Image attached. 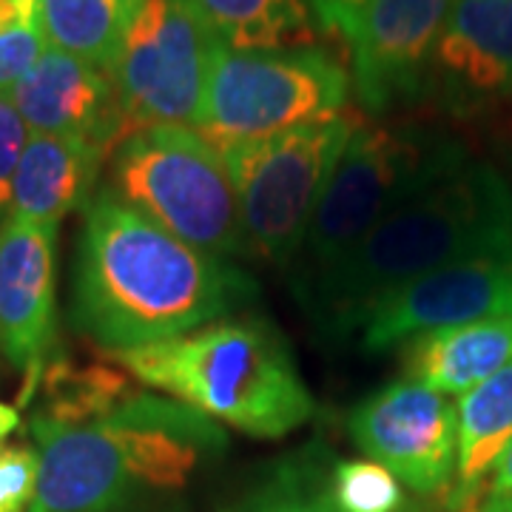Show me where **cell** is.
I'll return each mask as SVG.
<instances>
[{
  "mask_svg": "<svg viewBox=\"0 0 512 512\" xmlns=\"http://www.w3.org/2000/svg\"><path fill=\"white\" fill-rule=\"evenodd\" d=\"M256 282L191 248L109 188L83 214L74 262V325L111 353L177 339L248 308Z\"/></svg>",
  "mask_w": 512,
  "mask_h": 512,
  "instance_id": "cell-1",
  "label": "cell"
},
{
  "mask_svg": "<svg viewBox=\"0 0 512 512\" xmlns=\"http://www.w3.org/2000/svg\"><path fill=\"white\" fill-rule=\"evenodd\" d=\"M498 251H512V188L493 165L461 154L399 202L299 302L319 330L348 336L387 293Z\"/></svg>",
  "mask_w": 512,
  "mask_h": 512,
  "instance_id": "cell-2",
  "label": "cell"
},
{
  "mask_svg": "<svg viewBox=\"0 0 512 512\" xmlns=\"http://www.w3.org/2000/svg\"><path fill=\"white\" fill-rule=\"evenodd\" d=\"M32 436L40 467L29 512H120L137 495L183 490L228 444L217 421L148 390L86 424L35 413Z\"/></svg>",
  "mask_w": 512,
  "mask_h": 512,
  "instance_id": "cell-3",
  "label": "cell"
},
{
  "mask_svg": "<svg viewBox=\"0 0 512 512\" xmlns=\"http://www.w3.org/2000/svg\"><path fill=\"white\" fill-rule=\"evenodd\" d=\"M111 356L140 384L254 439H282L316 413L291 348L265 319H220Z\"/></svg>",
  "mask_w": 512,
  "mask_h": 512,
  "instance_id": "cell-4",
  "label": "cell"
},
{
  "mask_svg": "<svg viewBox=\"0 0 512 512\" xmlns=\"http://www.w3.org/2000/svg\"><path fill=\"white\" fill-rule=\"evenodd\" d=\"M109 191L171 237L220 259L248 256L222 151L188 126H151L111 151Z\"/></svg>",
  "mask_w": 512,
  "mask_h": 512,
  "instance_id": "cell-5",
  "label": "cell"
},
{
  "mask_svg": "<svg viewBox=\"0 0 512 512\" xmlns=\"http://www.w3.org/2000/svg\"><path fill=\"white\" fill-rule=\"evenodd\" d=\"M464 151L416 128L353 123L293 262L296 296L330 274L379 222Z\"/></svg>",
  "mask_w": 512,
  "mask_h": 512,
  "instance_id": "cell-6",
  "label": "cell"
},
{
  "mask_svg": "<svg viewBox=\"0 0 512 512\" xmlns=\"http://www.w3.org/2000/svg\"><path fill=\"white\" fill-rule=\"evenodd\" d=\"M348 92L345 66L325 49L234 52L220 46L211 60L194 131L222 151L342 117Z\"/></svg>",
  "mask_w": 512,
  "mask_h": 512,
  "instance_id": "cell-7",
  "label": "cell"
},
{
  "mask_svg": "<svg viewBox=\"0 0 512 512\" xmlns=\"http://www.w3.org/2000/svg\"><path fill=\"white\" fill-rule=\"evenodd\" d=\"M353 123L333 117L222 148L251 254L276 268L296 262Z\"/></svg>",
  "mask_w": 512,
  "mask_h": 512,
  "instance_id": "cell-8",
  "label": "cell"
},
{
  "mask_svg": "<svg viewBox=\"0 0 512 512\" xmlns=\"http://www.w3.org/2000/svg\"><path fill=\"white\" fill-rule=\"evenodd\" d=\"M217 49L214 35L180 0H143L111 66L128 131L194 128Z\"/></svg>",
  "mask_w": 512,
  "mask_h": 512,
  "instance_id": "cell-9",
  "label": "cell"
},
{
  "mask_svg": "<svg viewBox=\"0 0 512 512\" xmlns=\"http://www.w3.org/2000/svg\"><path fill=\"white\" fill-rule=\"evenodd\" d=\"M353 444L413 493H450L458 464V407L410 379L367 396L348 419Z\"/></svg>",
  "mask_w": 512,
  "mask_h": 512,
  "instance_id": "cell-10",
  "label": "cell"
},
{
  "mask_svg": "<svg viewBox=\"0 0 512 512\" xmlns=\"http://www.w3.org/2000/svg\"><path fill=\"white\" fill-rule=\"evenodd\" d=\"M512 316V251L473 256L407 282L367 313L362 348L367 353L404 345L427 330L458 328Z\"/></svg>",
  "mask_w": 512,
  "mask_h": 512,
  "instance_id": "cell-11",
  "label": "cell"
},
{
  "mask_svg": "<svg viewBox=\"0 0 512 512\" xmlns=\"http://www.w3.org/2000/svg\"><path fill=\"white\" fill-rule=\"evenodd\" d=\"M456 0H367L350 29L353 83L373 114L433 89V55Z\"/></svg>",
  "mask_w": 512,
  "mask_h": 512,
  "instance_id": "cell-12",
  "label": "cell"
},
{
  "mask_svg": "<svg viewBox=\"0 0 512 512\" xmlns=\"http://www.w3.org/2000/svg\"><path fill=\"white\" fill-rule=\"evenodd\" d=\"M57 339V228L9 217L0 225V356L23 373L29 402Z\"/></svg>",
  "mask_w": 512,
  "mask_h": 512,
  "instance_id": "cell-13",
  "label": "cell"
},
{
  "mask_svg": "<svg viewBox=\"0 0 512 512\" xmlns=\"http://www.w3.org/2000/svg\"><path fill=\"white\" fill-rule=\"evenodd\" d=\"M9 97L32 134L89 143L106 154L131 134L111 74L49 46Z\"/></svg>",
  "mask_w": 512,
  "mask_h": 512,
  "instance_id": "cell-14",
  "label": "cell"
},
{
  "mask_svg": "<svg viewBox=\"0 0 512 512\" xmlns=\"http://www.w3.org/2000/svg\"><path fill=\"white\" fill-rule=\"evenodd\" d=\"M433 89L458 109L512 97V0H456L433 55Z\"/></svg>",
  "mask_w": 512,
  "mask_h": 512,
  "instance_id": "cell-15",
  "label": "cell"
},
{
  "mask_svg": "<svg viewBox=\"0 0 512 512\" xmlns=\"http://www.w3.org/2000/svg\"><path fill=\"white\" fill-rule=\"evenodd\" d=\"M109 154L89 143L29 134L12 183V214L60 228L63 217L92 202V188Z\"/></svg>",
  "mask_w": 512,
  "mask_h": 512,
  "instance_id": "cell-16",
  "label": "cell"
},
{
  "mask_svg": "<svg viewBox=\"0 0 512 512\" xmlns=\"http://www.w3.org/2000/svg\"><path fill=\"white\" fill-rule=\"evenodd\" d=\"M512 362V316L419 333L404 342V379L464 396Z\"/></svg>",
  "mask_w": 512,
  "mask_h": 512,
  "instance_id": "cell-17",
  "label": "cell"
},
{
  "mask_svg": "<svg viewBox=\"0 0 512 512\" xmlns=\"http://www.w3.org/2000/svg\"><path fill=\"white\" fill-rule=\"evenodd\" d=\"M512 441V362L458 402V464L450 510L478 507L495 461Z\"/></svg>",
  "mask_w": 512,
  "mask_h": 512,
  "instance_id": "cell-18",
  "label": "cell"
},
{
  "mask_svg": "<svg viewBox=\"0 0 512 512\" xmlns=\"http://www.w3.org/2000/svg\"><path fill=\"white\" fill-rule=\"evenodd\" d=\"M222 49H296L316 43L308 0H180Z\"/></svg>",
  "mask_w": 512,
  "mask_h": 512,
  "instance_id": "cell-19",
  "label": "cell"
},
{
  "mask_svg": "<svg viewBox=\"0 0 512 512\" xmlns=\"http://www.w3.org/2000/svg\"><path fill=\"white\" fill-rule=\"evenodd\" d=\"M143 0H37V29L49 49L111 74Z\"/></svg>",
  "mask_w": 512,
  "mask_h": 512,
  "instance_id": "cell-20",
  "label": "cell"
},
{
  "mask_svg": "<svg viewBox=\"0 0 512 512\" xmlns=\"http://www.w3.org/2000/svg\"><path fill=\"white\" fill-rule=\"evenodd\" d=\"M40 387L46 396V407L40 410V416L63 424L106 419L134 393H140L126 367L69 365L60 359L49 362Z\"/></svg>",
  "mask_w": 512,
  "mask_h": 512,
  "instance_id": "cell-21",
  "label": "cell"
},
{
  "mask_svg": "<svg viewBox=\"0 0 512 512\" xmlns=\"http://www.w3.org/2000/svg\"><path fill=\"white\" fill-rule=\"evenodd\" d=\"M225 512H342L330 495V476L313 461H285Z\"/></svg>",
  "mask_w": 512,
  "mask_h": 512,
  "instance_id": "cell-22",
  "label": "cell"
},
{
  "mask_svg": "<svg viewBox=\"0 0 512 512\" xmlns=\"http://www.w3.org/2000/svg\"><path fill=\"white\" fill-rule=\"evenodd\" d=\"M330 495L342 512H402V481L373 458H345L330 470Z\"/></svg>",
  "mask_w": 512,
  "mask_h": 512,
  "instance_id": "cell-23",
  "label": "cell"
},
{
  "mask_svg": "<svg viewBox=\"0 0 512 512\" xmlns=\"http://www.w3.org/2000/svg\"><path fill=\"white\" fill-rule=\"evenodd\" d=\"M40 458L29 444L0 450V512H29L37 490Z\"/></svg>",
  "mask_w": 512,
  "mask_h": 512,
  "instance_id": "cell-24",
  "label": "cell"
},
{
  "mask_svg": "<svg viewBox=\"0 0 512 512\" xmlns=\"http://www.w3.org/2000/svg\"><path fill=\"white\" fill-rule=\"evenodd\" d=\"M29 126L23 123L18 106L9 94L0 97V225L12 214V183L20 157L29 143Z\"/></svg>",
  "mask_w": 512,
  "mask_h": 512,
  "instance_id": "cell-25",
  "label": "cell"
},
{
  "mask_svg": "<svg viewBox=\"0 0 512 512\" xmlns=\"http://www.w3.org/2000/svg\"><path fill=\"white\" fill-rule=\"evenodd\" d=\"M43 52L46 40L37 26L0 32V97L15 92V86L32 72Z\"/></svg>",
  "mask_w": 512,
  "mask_h": 512,
  "instance_id": "cell-26",
  "label": "cell"
},
{
  "mask_svg": "<svg viewBox=\"0 0 512 512\" xmlns=\"http://www.w3.org/2000/svg\"><path fill=\"white\" fill-rule=\"evenodd\" d=\"M367 0H308L313 20L319 29L333 32V35H350L356 20L362 15Z\"/></svg>",
  "mask_w": 512,
  "mask_h": 512,
  "instance_id": "cell-27",
  "label": "cell"
},
{
  "mask_svg": "<svg viewBox=\"0 0 512 512\" xmlns=\"http://www.w3.org/2000/svg\"><path fill=\"white\" fill-rule=\"evenodd\" d=\"M37 26V0H0V32Z\"/></svg>",
  "mask_w": 512,
  "mask_h": 512,
  "instance_id": "cell-28",
  "label": "cell"
},
{
  "mask_svg": "<svg viewBox=\"0 0 512 512\" xmlns=\"http://www.w3.org/2000/svg\"><path fill=\"white\" fill-rule=\"evenodd\" d=\"M504 495H512V441L507 444V450L501 453V458L495 461L493 473H490L487 484H484L481 501L484 498H504Z\"/></svg>",
  "mask_w": 512,
  "mask_h": 512,
  "instance_id": "cell-29",
  "label": "cell"
},
{
  "mask_svg": "<svg viewBox=\"0 0 512 512\" xmlns=\"http://www.w3.org/2000/svg\"><path fill=\"white\" fill-rule=\"evenodd\" d=\"M20 427V410L15 407V404H6L0 402V450H3V444H6V439L15 433Z\"/></svg>",
  "mask_w": 512,
  "mask_h": 512,
  "instance_id": "cell-30",
  "label": "cell"
},
{
  "mask_svg": "<svg viewBox=\"0 0 512 512\" xmlns=\"http://www.w3.org/2000/svg\"><path fill=\"white\" fill-rule=\"evenodd\" d=\"M467 512H512V495H504V498H484L478 507Z\"/></svg>",
  "mask_w": 512,
  "mask_h": 512,
  "instance_id": "cell-31",
  "label": "cell"
}]
</instances>
